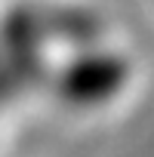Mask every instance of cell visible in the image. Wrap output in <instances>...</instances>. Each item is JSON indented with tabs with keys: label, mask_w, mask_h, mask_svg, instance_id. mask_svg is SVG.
Masks as SVG:
<instances>
[{
	"label": "cell",
	"mask_w": 154,
	"mask_h": 157,
	"mask_svg": "<svg viewBox=\"0 0 154 157\" xmlns=\"http://www.w3.org/2000/svg\"><path fill=\"white\" fill-rule=\"evenodd\" d=\"M126 83V62L111 52H87L74 59L59 77V96L68 105H105Z\"/></svg>",
	"instance_id": "cell-1"
}]
</instances>
